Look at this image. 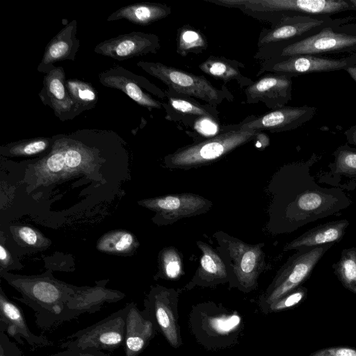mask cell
<instances>
[{
	"mask_svg": "<svg viewBox=\"0 0 356 356\" xmlns=\"http://www.w3.org/2000/svg\"><path fill=\"white\" fill-rule=\"evenodd\" d=\"M162 265L165 275L169 279L177 278L181 272V261L174 248L165 250L162 255Z\"/></svg>",
	"mask_w": 356,
	"mask_h": 356,
	"instance_id": "d6a6232c",
	"label": "cell"
},
{
	"mask_svg": "<svg viewBox=\"0 0 356 356\" xmlns=\"http://www.w3.org/2000/svg\"><path fill=\"white\" fill-rule=\"evenodd\" d=\"M323 20L295 16L282 20L270 28H264L258 38L257 60H267L276 57L286 47V42L321 26Z\"/></svg>",
	"mask_w": 356,
	"mask_h": 356,
	"instance_id": "52a82bcc",
	"label": "cell"
},
{
	"mask_svg": "<svg viewBox=\"0 0 356 356\" xmlns=\"http://www.w3.org/2000/svg\"><path fill=\"white\" fill-rule=\"evenodd\" d=\"M254 140L257 147L264 148L269 144V138L263 131H259Z\"/></svg>",
	"mask_w": 356,
	"mask_h": 356,
	"instance_id": "74e56055",
	"label": "cell"
},
{
	"mask_svg": "<svg viewBox=\"0 0 356 356\" xmlns=\"http://www.w3.org/2000/svg\"><path fill=\"white\" fill-rule=\"evenodd\" d=\"M0 356H6L5 352H4V349H3V347L2 346V345H1V347H0Z\"/></svg>",
	"mask_w": 356,
	"mask_h": 356,
	"instance_id": "60d3db41",
	"label": "cell"
},
{
	"mask_svg": "<svg viewBox=\"0 0 356 356\" xmlns=\"http://www.w3.org/2000/svg\"><path fill=\"white\" fill-rule=\"evenodd\" d=\"M53 143V137H38L11 143L4 149L11 155L31 156L46 150L49 146L52 147Z\"/></svg>",
	"mask_w": 356,
	"mask_h": 356,
	"instance_id": "f546056e",
	"label": "cell"
},
{
	"mask_svg": "<svg viewBox=\"0 0 356 356\" xmlns=\"http://www.w3.org/2000/svg\"><path fill=\"white\" fill-rule=\"evenodd\" d=\"M344 135L349 144L353 145L356 148V124L349 127L344 132Z\"/></svg>",
	"mask_w": 356,
	"mask_h": 356,
	"instance_id": "8d00e7d4",
	"label": "cell"
},
{
	"mask_svg": "<svg viewBox=\"0 0 356 356\" xmlns=\"http://www.w3.org/2000/svg\"><path fill=\"white\" fill-rule=\"evenodd\" d=\"M160 48V39L156 34L134 31L104 40L95 47L94 51L121 61L156 54Z\"/></svg>",
	"mask_w": 356,
	"mask_h": 356,
	"instance_id": "30bf717a",
	"label": "cell"
},
{
	"mask_svg": "<svg viewBox=\"0 0 356 356\" xmlns=\"http://www.w3.org/2000/svg\"><path fill=\"white\" fill-rule=\"evenodd\" d=\"M334 161L328 165L329 171L318 176V182L343 191L356 189V148L347 144L341 145L333 153Z\"/></svg>",
	"mask_w": 356,
	"mask_h": 356,
	"instance_id": "ac0fdd59",
	"label": "cell"
},
{
	"mask_svg": "<svg viewBox=\"0 0 356 356\" xmlns=\"http://www.w3.org/2000/svg\"><path fill=\"white\" fill-rule=\"evenodd\" d=\"M309 356H356V348L348 346H335L317 350Z\"/></svg>",
	"mask_w": 356,
	"mask_h": 356,
	"instance_id": "836d02e7",
	"label": "cell"
},
{
	"mask_svg": "<svg viewBox=\"0 0 356 356\" xmlns=\"http://www.w3.org/2000/svg\"><path fill=\"white\" fill-rule=\"evenodd\" d=\"M136 65L161 81L168 86V90L174 94L196 98L216 107L225 100L234 99L225 84L220 89L217 88L202 75H195L159 62L142 60Z\"/></svg>",
	"mask_w": 356,
	"mask_h": 356,
	"instance_id": "3957f363",
	"label": "cell"
},
{
	"mask_svg": "<svg viewBox=\"0 0 356 356\" xmlns=\"http://www.w3.org/2000/svg\"><path fill=\"white\" fill-rule=\"evenodd\" d=\"M122 298L117 293L102 289L75 292L59 317L57 324L70 321L85 313L99 312L106 302H116Z\"/></svg>",
	"mask_w": 356,
	"mask_h": 356,
	"instance_id": "7402d4cb",
	"label": "cell"
},
{
	"mask_svg": "<svg viewBox=\"0 0 356 356\" xmlns=\"http://www.w3.org/2000/svg\"><path fill=\"white\" fill-rule=\"evenodd\" d=\"M307 294V289L300 286L270 305L265 313L277 312L294 307L305 300Z\"/></svg>",
	"mask_w": 356,
	"mask_h": 356,
	"instance_id": "1f68e13d",
	"label": "cell"
},
{
	"mask_svg": "<svg viewBox=\"0 0 356 356\" xmlns=\"http://www.w3.org/2000/svg\"><path fill=\"white\" fill-rule=\"evenodd\" d=\"M167 102H162L166 111L165 118L168 120L181 122L186 127H191L194 122L202 117H210L219 120L216 106L202 105L193 97L174 94L165 90Z\"/></svg>",
	"mask_w": 356,
	"mask_h": 356,
	"instance_id": "d6986e66",
	"label": "cell"
},
{
	"mask_svg": "<svg viewBox=\"0 0 356 356\" xmlns=\"http://www.w3.org/2000/svg\"><path fill=\"white\" fill-rule=\"evenodd\" d=\"M332 268L343 287L356 294V248L343 249Z\"/></svg>",
	"mask_w": 356,
	"mask_h": 356,
	"instance_id": "4316f807",
	"label": "cell"
},
{
	"mask_svg": "<svg viewBox=\"0 0 356 356\" xmlns=\"http://www.w3.org/2000/svg\"><path fill=\"white\" fill-rule=\"evenodd\" d=\"M317 112L314 106H283L259 116H249L238 123L245 130L272 133L296 129L309 121Z\"/></svg>",
	"mask_w": 356,
	"mask_h": 356,
	"instance_id": "9c48e42d",
	"label": "cell"
},
{
	"mask_svg": "<svg viewBox=\"0 0 356 356\" xmlns=\"http://www.w3.org/2000/svg\"><path fill=\"white\" fill-rule=\"evenodd\" d=\"M42 83L38 96L42 104L49 106L60 121L72 120L81 113L69 94L62 67H56L44 74Z\"/></svg>",
	"mask_w": 356,
	"mask_h": 356,
	"instance_id": "7c38bea8",
	"label": "cell"
},
{
	"mask_svg": "<svg viewBox=\"0 0 356 356\" xmlns=\"http://www.w3.org/2000/svg\"><path fill=\"white\" fill-rule=\"evenodd\" d=\"M175 297L168 291H161L150 296L147 309L144 312L160 330L168 343L174 348L181 344L179 327L177 323Z\"/></svg>",
	"mask_w": 356,
	"mask_h": 356,
	"instance_id": "5bb4252c",
	"label": "cell"
},
{
	"mask_svg": "<svg viewBox=\"0 0 356 356\" xmlns=\"http://www.w3.org/2000/svg\"><path fill=\"white\" fill-rule=\"evenodd\" d=\"M176 44V52L181 56L201 54L209 46L204 34L189 24H184L177 29Z\"/></svg>",
	"mask_w": 356,
	"mask_h": 356,
	"instance_id": "484cf974",
	"label": "cell"
},
{
	"mask_svg": "<svg viewBox=\"0 0 356 356\" xmlns=\"http://www.w3.org/2000/svg\"><path fill=\"white\" fill-rule=\"evenodd\" d=\"M198 67L209 76L222 81L225 85L234 81L240 88H244L253 82L252 79L244 76L240 71L241 67H245L244 64L222 56H210Z\"/></svg>",
	"mask_w": 356,
	"mask_h": 356,
	"instance_id": "d4e9b609",
	"label": "cell"
},
{
	"mask_svg": "<svg viewBox=\"0 0 356 356\" xmlns=\"http://www.w3.org/2000/svg\"><path fill=\"white\" fill-rule=\"evenodd\" d=\"M197 245L202 250L200 275L207 281H216L225 279L227 270L221 258L208 245L198 241Z\"/></svg>",
	"mask_w": 356,
	"mask_h": 356,
	"instance_id": "83f0119b",
	"label": "cell"
},
{
	"mask_svg": "<svg viewBox=\"0 0 356 356\" xmlns=\"http://www.w3.org/2000/svg\"><path fill=\"white\" fill-rule=\"evenodd\" d=\"M134 243L133 236L127 232H117L104 237L98 245L103 251L122 252L128 250Z\"/></svg>",
	"mask_w": 356,
	"mask_h": 356,
	"instance_id": "4dcf8cb0",
	"label": "cell"
},
{
	"mask_svg": "<svg viewBox=\"0 0 356 356\" xmlns=\"http://www.w3.org/2000/svg\"><path fill=\"white\" fill-rule=\"evenodd\" d=\"M77 22L74 19L66 24L47 44L38 71L44 74L54 70V63L75 60L80 42L76 38Z\"/></svg>",
	"mask_w": 356,
	"mask_h": 356,
	"instance_id": "e0dca14e",
	"label": "cell"
},
{
	"mask_svg": "<svg viewBox=\"0 0 356 356\" xmlns=\"http://www.w3.org/2000/svg\"><path fill=\"white\" fill-rule=\"evenodd\" d=\"M171 7L160 3H137L123 6L111 13L107 22L126 19L134 24L147 26L171 14Z\"/></svg>",
	"mask_w": 356,
	"mask_h": 356,
	"instance_id": "cb8c5ba5",
	"label": "cell"
},
{
	"mask_svg": "<svg viewBox=\"0 0 356 356\" xmlns=\"http://www.w3.org/2000/svg\"><path fill=\"white\" fill-rule=\"evenodd\" d=\"M104 86L122 91L138 104L147 108H161L163 103L152 97L165 98V91L152 83L145 77L134 74L121 66L111 67L99 74Z\"/></svg>",
	"mask_w": 356,
	"mask_h": 356,
	"instance_id": "8992f818",
	"label": "cell"
},
{
	"mask_svg": "<svg viewBox=\"0 0 356 356\" xmlns=\"http://www.w3.org/2000/svg\"><path fill=\"white\" fill-rule=\"evenodd\" d=\"M155 326L145 312L134 303L129 304L126 318L124 350L125 356H138L154 335Z\"/></svg>",
	"mask_w": 356,
	"mask_h": 356,
	"instance_id": "44dd1931",
	"label": "cell"
},
{
	"mask_svg": "<svg viewBox=\"0 0 356 356\" xmlns=\"http://www.w3.org/2000/svg\"><path fill=\"white\" fill-rule=\"evenodd\" d=\"M349 221L346 219L332 220L306 231L286 245L284 250L314 248L328 243H337L343 238Z\"/></svg>",
	"mask_w": 356,
	"mask_h": 356,
	"instance_id": "603a6c76",
	"label": "cell"
},
{
	"mask_svg": "<svg viewBox=\"0 0 356 356\" xmlns=\"http://www.w3.org/2000/svg\"><path fill=\"white\" fill-rule=\"evenodd\" d=\"M51 356H110L106 355L100 350L94 349H86V350H66L63 352L58 353Z\"/></svg>",
	"mask_w": 356,
	"mask_h": 356,
	"instance_id": "e575fe53",
	"label": "cell"
},
{
	"mask_svg": "<svg viewBox=\"0 0 356 356\" xmlns=\"http://www.w3.org/2000/svg\"><path fill=\"white\" fill-rule=\"evenodd\" d=\"M229 250L239 284L243 289L252 290L263 270L264 253L261 248L259 245H248L236 241L229 243Z\"/></svg>",
	"mask_w": 356,
	"mask_h": 356,
	"instance_id": "9a60e30c",
	"label": "cell"
},
{
	"mask_svg": "<svg viewBox=\"0 0 356 356\" xmlns=\"http://www.w3.org/2000/svg\"><path fill=\"white\" fill-rule=\"evenodd\" d=\"M291 77L277 74H268L244 89L248 104L262 102L271 110L285 106L291 99Z\"/></svg>",
	"mask_w": 356,
	"mask_h": 356,
	"instance_id": "4fadbf2b",
	"label": "cell"
},
{
	"mask_svg": "<svg viewBox=\"0 0 356 356\" xmlns=\"http://www.w3.org/2000/svg\"><path fill=\"white\" fill-rule=\"evenodd\" d=\"M66 86L81 113L95 106L98 101V94L90 83L74 78L66 79Z\"/></svg>",
	"mask_w": 356,
	"mask_h": 356,
	"instance_id": "f1b7e54d",
	"label": "cell"
},
{
	"mask_svg": "<svg viewBox=\"0 0 356 356\" xmlns=\"http://www.w3.org/2000/svg\"><path fill=\"white\" fill-rule=\"evenodd\" d=\"M334 244L298 250L281 268L276 277L259 300L264 312L268 307L287 293L300 286L311 275L325 253Z\"/></svg>",
	"mask_w": 356,
	"mask_h": 356,
	"instance_id": "277c9868",
	"label": "cell"
},
{
	"mask_svg": "<svg viewBox=\"0 0 356 356\" xmlns=\"http://www.w3.org/2000/svg\"><path fill=\"white\" fill-rule=\"evenodd\" d=\"M350 77L355 81L356 83V65L349 67L345 70Z\"/></svg>",
	"mask_w": 356,
	"mask_h": 356,
	"instance_id": "f35d334b",
	"label": "cell"
},
{
	"mask_svg": "<svg viewBox=\"0 0 356 356\" xmlns=\"http://www.w3.org/2000/svg\"><path fill=\"white\" fill-rule=\"evenodd\" d=\"M0 320L6 331L14 337L19 343L24 344L23 340L33 347H44L53 345V342L42 335H36L29 328L21 309L10 301L1 292L0 294Z\"/></svg>",
	"mask_w": 356,
	"mask_h": 356,
	"instance_id": "ffe728a7",
	"label": "cell"
},
{
	"mask_svg": "<svg viewBox=\"0 0 356 356\" xmlns=\"http://www.w3.org/2000/svg\"><path fill=\"white\" fill-rule=\"evenodd\" d=\"M8 259V254L3 246H0V259L2 261H6Z\"/></svg>",
	"mask_w": 356,
	"mask_h": 356,
	"instance_id": "ab89813d",
	"label": "cell"
},
{
	"mask_svg": "<svg viewBox=\"0 0 356 356\" xmlns=\"http://www.w3.org/2000/svg\"><path fill=\"white\" fill-rule=\"evenodd\" d=\"M259 131L235 127L212 138L181 147L165 157L173 168H191L211 163L255 139Z\"/></svg>",
	"mask_w": 356,
	"mask_h": 356,
	"instance_id": "7a4b0ae2",
	"label": "cell"
},
{
	"mask_svg": "<svg viewBox=\"0 0 356 356\" xmlns=\"http://www.w3.org/2000/svg\"><path fill=\"white\" fill-rule=\"evenodd\" d=\"M349 2L353 6V8H356V0H349Z\"/></svg>",
	"mask_w": 356,
	"mask_h": 356,
	"instance_id": "b9f144b4",
	"label": "cell"
},
{
	"mask_svg": "<svg viewBox=\"0 0 356 356\" xmlns=\"http://www.w3.org/2000/svg\"><path fill=\"white\" fill-rule=\"evenodd\" d=\"M355 49L356 36L336 33L330 29H325L317 34L286 46L276 57L271 59L297 55L341 52Z\"/></svg>",
	"mask_w": 356,
	"mask_h": 356,
	"instance_id": "8fae6325",
	"label": "cell"
},
{
	"mask_svg": "<svg viewBox=\"0 0 356 356\" xmlns=\"http://www.w3.org/2000/svg\"><path fill=\"white\" fill-rule=\"evenodd\" d=\"M129 305L95 324L66 337L60 344L65 350H114L124 343L126 318Z\"/></svg>",
	"mask_w": 356,
	"mask_h": 356,
	"instance_id": "5b68a950",
	"label": "cell"
},
{
	"mask_svg": "<svg viewBox=\"0 0 356 356\" xmlns=\"http://www.w3.org/2000/svg\"><path fill=\"white\" fill-rule=\"evenodd\" d=\"M18 234L21 239L29 245H33L37 243L36 232L29 227H22L18 231Z\"/></svg>",
	"mask_w": 356,
	"mask_h": 356,
	"instance_id": "d590c367",
	"label": "cell"
},
{
	"mask_svg": "<svg viewBox=\"0 0 356 356\" xmlns=\"http://www.w3.org/2000/svg\"><path fill=\"white\" fill-rule=\"evenodd\" d=\"M356 65V54L329 58L314 55H297L262 61L257 76L270 72L292 77L298 74L346 70Z\"/></svg>",
	"mask_w": 356,
	"mask_h": 356,
	"instance_id": "ba28073f",
	"label": "cell"
},
{
	"mask_svg": "<svg viewBox=\"0 0 356 356\" xmlns=\"http://www.w3.org/2000/svg\"><path fill=\"white\" fill-rule=\"evenodd\" d=\"M229 8H237L248 16L275 25L298 13L333 14L354 9L344 0H207Z\"/></svg>",
	"mask_w": 356,
	"mask_h": 356,
	"instance_id": "6da1fadb",
	"label": "cell"
},
{
	"mask_svg": "<svg viewBox=\"0 0 356 356\" xmlns=\"http://www.w3.org/2000/svg\"><path fill=\"white\" fill-rule=\"evenodd\" d=\"M145 204L169 222L199 214L211 204L205 198L191 193L169 195L148 200Z\"/></svg>",
	"mask_w": 356,
	"mask_h": 356,
	"instance_id": "2e32d148",
	"label": "cell"
}]
</instances>
